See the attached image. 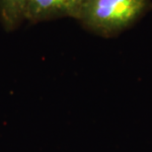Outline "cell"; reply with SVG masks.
Returning a JSON list of instances; mask_svg holds the SVG:
<instances>
[{
  "instance_id": "1",
  "label": "cell",
  "mask_w": 152,
  "mask_h": 152,
  "mask_svg": "<svg viewBox=\"0 0 152 152\" xmlns=\"http://www.w3.org/2000/svg\"><path fill=\"white\" fill-rule=\"evenodd\" d=\"M151 8L150 0H81L75 19L103 37L129 28Z\"/></svg>"
},
{
  "instance_id": "2",
  "label": "cell",
  "mask_w": 152,
  "mask_h": 152,
  "mask_svg": "<svg viewBox=\"0 0 152 152\" xmlns=\"http://www.w3.org/2000/svg\"><path fill=\"white\" fill-rule=\"evenodd\" d=\"M81 0H28L25 19L31 22L58 17L75 18Z\"/></svg>"
},
{
  "instance_id": "3",
  "label": "cell",
  "mask_w": 152,
  "mask_h": 152,
  "mask_svg": "<svg viewBox=\"0 0 152 152\" xmlns=\"http://www.w3.org/2000/svg\"><path fill=\"white\" fill-rule=\"evenodd\" d=\"M28 0H0V20L6 30H13L25 19Z\"/></svg>"
}]
</instances>
